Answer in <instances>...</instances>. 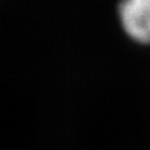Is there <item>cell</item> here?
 Segmentation results:
<instances>
[{
	"instance_id": "1",
	"label": "cell",
	"mask_w": 150,
	"mask_h": 150,
	"mask_svg": "<svg viewBox=\"0 0 150 150\" xmlns=\"http://www.w3.org/2000/svg\"><path fill=\"white\" fill-rule=\"evenodd\" d=\"M121 24L140 43H150V0H123L119 8Z\"/></svg>"
}]
</instances>
